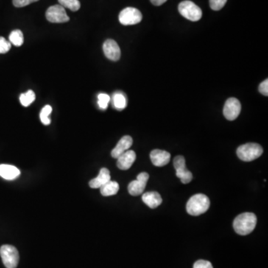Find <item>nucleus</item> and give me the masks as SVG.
<instances>
[{
	"mask_svg": "<svg viewBox=\"0 0 268 268\" xmlns=\"http://www.w3.org/2000/svg\"><path fill=\"white\" fill-rule=\"evenodd\" d=\"M257 218L255 214L245 213L237 216L233 222V228L238 235H247L251 233L256 226Z\"/></svg>",
	"mask_w": 268,
	"mask_h": 268,
	"instance_id": "1",
	"label": "nucleus"
},
{
	"mask_svg": "<svg viewBox=\"0 0 268 268\" xmlns=\"http://www.w3.org/2000/svg\"><path fill=\"white\" fill-rule=\"evenodd\" d=\"M210 207V200L205 194H197L193 195L186 204V211L193 216L204 214Z\"/></svg>",
	"mask_w": 268,
	"mask_h": 268,
	"instance_id": "2",
	"label": "nucleus"
},
{
	"mask_svg": "<svg viewBox=\"0 0 268 268\" xmlns=\"http://www.w3.org/2000/svg\"><path fill=\"white\" fill-rule=\"evenodd\" d=\"M262 153V147L257 143H247L237 149L238 158L244 162L253 161L261 157Z\"/></svg>",
	"mask_w": 268,
	"mask_h": 268,
	"instance_id": "3",
	"label": "nucleus"
},
{
	"mask_svg": "<svg viewBox=\"0 0 268 268\" xmlns=\"http://www.w3.org/2000/svg\"><path fill=\"white\" fill-rule=\"evenodd\" d=\"M178 11L180 15L191 21H198L202 17V11L197 5L189 0H185L179 4Z\"/></svg>",
	"mask_w": 268,
	"mask_h": 268,
	"instance_id": "4",
	"label": "nucleus"
},
{
	"mask_svg": "<svg viewBox=\"0 0 268 268\" xmlns=\"http://www.w3.org/2000/svg\"><path fill=\"white\" fill-rule=\"evenodd\" d=\"M0 255L6 268H16L18 265L20 255L18 250L14 246L3 245L0 248Z\"/></svg>",
	"mask_w": 268,
	"mask_h": 268,
	"instance_id": "5",
	"label": "nucleus"
},
{
	"mask_svg": "<svg viewBox=\"0 0 268 268\" xmlns=\"http://www.w3.org/2000/svg\"><path fill=\"white\" fill-rule=\"evenodd\" d=\"M118 20L124 26H131L140 23L143 20V15L135 8H126L120 12Z\"/></svg>",
	"mask_w": 268,
	"mask_h": 268,
	"instance_id": "6",
	"label": "nucleus"
},
{
	"mask_svg": "<svg viewBox=\"0 0 268 268\" xmlns=\"http://www.w3.org/2000/svg\"><path fill=\"white\" fill-rule=\"evenodd\" d=\"M46 17L48 21L52 23H66L70 20L66 10L60 5L51 6L46 12Z\"/></svg>",
	"mask_w": 268,
	"mask_h": 268,
	"instance_id": "7",
	"label": "nucleus"
},
{
	"mask_svg": "<svg viewBox=\"0 0 268 268\" xmlns=\"http://www.w3.org/2000/svg\"><path fill=\"white\" fill-rule=\"evenodd\" d=\"M174 166L176 170V175L183 184L189 183L192 180V174L185 168V160L183 156H177L174 158Z\"/></svg>",
	"mask_w": 268,
	"mask_h": 268,
	"instance_id": "8",
	"label": "nucleus"
},
{
	"mask_svg": "<svg viewBox=\"0 0 268 268\" xmlns=\"http://www.w3.org/2000/svg\"><path fill=\"white\" fill-rule=\"evenodd\" d=\"M241 105L240 101L235 98H230L226 101L224 107V115L229 121L236 119L241 113Z\"/></svg>",
	"mask_w": 268,
	"mask_h": 268,
	"instance_id": "9",
	"label": "nucleus"
},
{
	"mask_svg": "<svg viewBox=\"0 0 268 268\" xmlns=\"http://www.w3.org/2000/svg\"><path fill=\"white\" fill-rule=\"evenodd\" d=\"M149 175L148 173L142 172L137 176V180L130 182L128 185V191L132 196H138L145 191Z\"/></svg>",
	"mask_w": 268,
	"mask_h": 268,
	"instance_id": "10",
	"label": "nucleus"
},
{
	"mask_svg": "<svg viewBox=\"0 0 268 268\" xmlns=\"http://www.w3.org/2000/svg\"><path fill=\"white\" fill-rule=\"evenodd\" d=\"M103 51L107 58L113 61H118L121 57V50L115 40L108 39L103 44Z\"/></svg>",
	"mask_w": 268,
	"mask_h": 268,
	"instance_id": "11",
	"label": "nucleus"
},
{
	"mask_svg": "<svg viewBox=\"0 0 268 268\" xmlns=\"http://www.w3.org/2000/svg\"><path fill=\"white\" fill-rule=\"evenodd\" d=\"M151 162L157 167H163L169 163L171 154L166 151L155 149L151 152Z\"/></svg>",
	"mask_w": 268,
	"mask_h": 268,
	"instance_id": "12",
	"label": "nucleus"
},
{
	"mask_svg": "<svg viewBox=\"0 0 268 268\" xmlns=\"http://www.w3.org/2000/svg\"><path fill=\"white\" fill-rule=\"evenodd\" d=\"M132 145H133V139L131 138V137H130V136H124V137H123L118 141L116 147L112 151V157L113 158L117 159L121 154L128 151L129 149L131 147Z\"/></svg>",
	"mask_w": 268,
	"mask_h": 268,
	"instance_id": "13",
	"label": "nucleus"
},
{
	"mask_svg": "<svg viewBox=\"0 0 268 268\" xmlns=\"http://www.w3.org/2000/svg\"><path fill=\"white\" fill-rule=\"evenodd\" d=\"M137 155L133 151L128 150L117 158V166L119 169L127 170L131 167L135 162Z\"/></svg>",
	"mask_w": 268,
	"mask_h": 268,
	"instance_id": "14",
	"label": "nucleus"
},
{
	"mask_svg": "<svg viewBox=\"0 0 268 268\" xmlns=\"http://www.w3.org/2000/svg\"><path fill=\"white\" fill-rule=\"evenodd\" d=\"M110 180V171L107 168H103L100 170L99 176L90 180L89 185L92 188H100L103 185Z\"/></svg>",
	"mask_w": 268,
	"mask_h": 268,
	"instance_id": "15",
	"label": "nucleus"
},
{
	"mask_svg": "<svg viewBox=\"0 0 268 268\" xmlns=\"http://www.w3.org/2000/svg\"><path fill=\"white\" fill-rule=\"evenodd\" d=\"M20 175V171L11 165H0V177L7 180H13Z\"/></svg>",
	"mask_w": 268,
	"mask_h": 268,
	"instance_id": "16",
	"label": "nucleus"
},
{
	"mask_svg": "<svg viewBox=\"0 0 268 268\" xmlns=\"http://www.w3.org/2000/svg\"><path fill=\"white\" fill-rule=\"evenodd\" d=\"M143 201L151 209H155L162 204L163 199L157 191H149L143 194Z\"/></svg>",
	"mask_w": 268,
	"mask_h": 268,
	"instance_id": "17",
	"label": "nucleus"
},
{
	"mask_svg": "<svg viewBox=\"0 0 268 268\" xmlns=\"http://www.w3.org/2000/svg\"><path fill=\"white\" fill-rule=\"evenodd\" d=\"M118 190H119V185L117 182L111 180L103 185L100 188L101 194L104 197L115 195L117 194Z\"/></svg>",
	"mask_w": 268,
	"mask_h": 268,
	"instance_id": "18",
	"label": "nucleus"
},
{
	"mask_svg": "<svg viewBox=\"0 0 268 268\" xmlns=\"http://www.w3.org/2000/svg\"><path fill=\"white\" fill-rule=\"evenodd\" d=\"M9 42L15 46H21L24 43V37L22 31L19 29L12 31L9 35Z\"/></svg>",
	"mask_w": 268,
	"mask_h": 268,
	"instance_id": "19",
	"label": "nucleus"
},
{
	"mask_svg": "<svg viewBox=\"0 0 268 268\" xmlns=\"http://www.w3.org/2000/svg\"><path fill=\"white\" fill-rule=\"evenodd\" d=\"M113 106L118 110H122L127 106V99L121 93H116L113 96Z\"/></svg>",
	"mask_w": 268,
	"mask_h": 268,
	"instance_id": "20",
	"label": "nucleus"
},
{
	"mask_svg": "<svg viewBox=\"0 0 268 268\" xmlns=\"http://www.w3.org/2000/svg\"><path fill=\"white\" fill-rule=\"evenodd\" d=\"M35 93L32 90H29L25 93H22L20 96V101L22 105L29 107L35 100Z\"/></svg>",
	"mask_w": 268,
	"mask_h": 268,
	"instance_id": "21",
	"label": "nucleus"
},
{
	"mask_svg": "<svg viewBox=\"0 0 268 268\" xmlns=\"http://www.w3.org/2000/svg\"><path fill=\"white\" fill-rule=\"evenodd\" d=\"M60 6L64 9H68L72 12H77L80 9L81 3L79 0H58Z\"/></svg>",
	"mask_w": 268,
	"mask_h": 268,
	"instance_id": "22",
	"label": "nucleus"
},
{
	"mask_svg": "<svg viewBox=\"0 0 268 268\" xmlns=\"http://www.w3.org/2000/svg\"><path fill=\"white\" fill-rule=\"evenodd\" d=\"M52 112V107L50 105H46L40 113V121L45 125H49L51 123V119L49 118V116Z\"/></svg>",
	"mask_w": 268,
	"mask_h": 268,
	"instance_id": "23",
	"label": "nucleus"
},
{
	"mask_svg": "<svg viewBox=\"0 0 268 268\" xmlns=\"http://www.w3.org/2000/svg\"><path fill=\"white\" fill-rule=\"evenodd\" d=\"M110 101V97L106 93H100L98 96V104L101 110H106Z\"/></svg>",
	"mask_w": 268,
	"mask_h": 268,
	"instance_id": "24",
	"label": "nucleus"
},
{
	"mask_svg": "<svg viewBox=\"0 0 268 268\" xmlns=\"http://www.w3.org/2000/svg\"><path fill=\"white\" fill-rule=\"evenodd\" d=\"M12 48V43L3 37H0V54H6Z\"/></svg>",
	"mask_w": 268,
	"mask_h": 268,
	"instance_id": "25",
	"label": "nucleus"
},
{
	"mask_svg": "<svg viewBox=\"0 0 268 268\" xmlns=\"http://www.w3.org/2000/svg\"><path fill=\"white\" fill-rule=\"evenodd\" d=\"M227 0H210V6L213 10L219 11L224 7Z\"/></svg>",
	"mask_w": 268,
	"mask_h": 268,
	"instance_id": "26",
	"label": "nucleus"
},
{
	"mask_svg": "<svg viewBox=\"0 0 268 268\" xmlns=\"http://www.w3.org/2000/svg\"><path fill=\"white\" fill-rule=\"evenodd\" d=\"M39 0H13V4L15 7L23 8Z\"/></svg>",
	"mask_w": 268,
	"mask_h": 268,
	"instance_id": "27",
	"label": "nucleus"
},
{
	"mask_svg": "<svg viewBox=\"0 0 268 268\" xmlns=\"http://www.w3.org/2000/svg\"><path fill=\"white\" fill-rule=\"evenodd\" d=\"M193 268H213L211 263L206 260H198L194 263Z\"/></svg>",
	"mask_w": 268,
	"mask_h": 268,
	"instance_id": "28",
	"label": "nucleus"
},
{
	"mask_svg": "<svg viewBox=\"0 0 268 268\" xmlns=\"http://www.w3.org/2000/svg\"><path fill=\"white\" fill-rule=\"evenodd\" d=\"M258 90H259L260 93L261 94L264 95V96H268V80L266 79L264 82H261V84L258 87Z\"/></svg>",
	"mask_w": 268,
	"mask_h": 268,
	"instance_id": "29",
	"label": "nucleus"
},
{
	"mask_svg": "<svg viewBox=\"0 0 268 268\" xmlns=\"http://www.w3.org/2000/svg\"><path fill=\"white\" fill-rule=\"evenodd\" d=\"M150 1L153 5H154V6H160L164 4L167 0H150Z\"/></svg>",
	"mask_w": 268,
	"mask_h": 268,
	"instance_id": "30",
	"label": "nucleus"
}]
</instances>
